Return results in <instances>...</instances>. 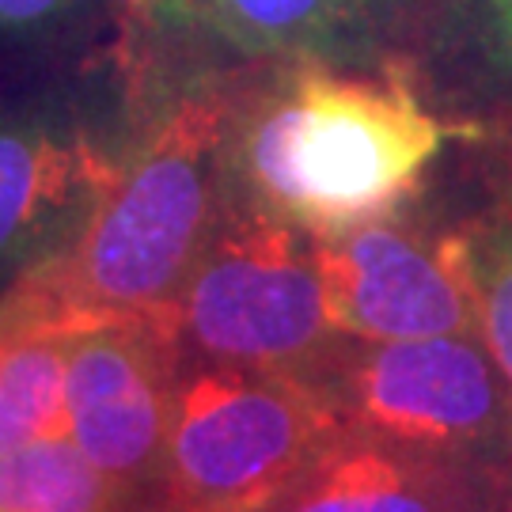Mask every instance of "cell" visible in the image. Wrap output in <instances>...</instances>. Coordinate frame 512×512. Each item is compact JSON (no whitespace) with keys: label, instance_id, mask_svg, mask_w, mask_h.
Returning a JSON list of instances; mask_svg holds the SVG:
<instances>
[{"label":"cell","instance_id":"10","mask_svg":"<svg viewBox=\"0 0 512 512\" xmlns=\"http://www.w3.org/2000/svg\"><path fill=\"white\" fill-rule=\"evenodd\" d=\"M266 512H512V467L346 433Z\"/></svg>","mask_w":512,"mask_h":512},{"label":"cell","instance_id":"1","mask_svg":"<svg viewBox=\"0 0 512 512\" xmlns=\"http://www.w3.org/2000/svg\"><path fill=\"white\" fill-rule=\"evenodd\" d=\"M452 126L395 69L270 65L236 88L228 194L330 236L399 213Z\"/></svg>","mask_w":512,"mask_h":512},{"label":"cell","instance_id":"8","mask_svg":"<svg viewBox=\"0 0 512 512\" xmlns=\"http://www.w3.org/2000/svg\"><path fill=\"white\" fill-rule=\"evenodd\" d=\"M183 346L160 319H99L76 330L65 376V437L122 490L164 475Z\"/></svg>","mask_w":512,"mask_h":512},{"label":"cell","instance_id":"14","mask_svg":"<svg viewBox=\"0 0 512 512\" xmlns=\"http://www.w3.org/2000/svg\"><path fill=\"white\" fill-rule=\"evenodd\" d=\"M486 23L497 57L512 76V0H486Z\"/></svg>","mask_w":512,"mask_h":512},{"label":"cell","instance_id":"2","mask_svg":"<svg viewBox=\"0 0 512 512\" xmlns=\"http://www.w3.org/2000/svg\"><path fill=\"white\" fill-rule=\"evenodd\" d=\"M239 80L194 69L137 103L126 156L69 255L31 274L84 319H164L228 202V126Z\"/></svg>","mask_w":512,"mask_h":512},{"label":"cell","instance_id":"4","mask_svg":"<svg viewBox=\"0 0 512 512\" xmlns=\"http://www.w3.org/2000/svg\"><path fill=\"white\" fill-rule=\"evenodd\" d=\"M160 323L190 361L308 380L342 342L327 315L315 236L232 194Z\"/></svg>","mask_w":512,"mask_h":512},{"label":"cell","instance_id":"5","mask_svg":"<svg viewBox=\"0 0 512 512\" xmlns=\"http://www.w3.org/2000/svg\"><path fill=\"white\" fill-rule=\"evenodd\" d=\"M137 99L122 69L0 99V296L73 251L122 167Z\"/></svg>","mask_w":512,"mask_h":512},{"label":"cell","instance_id":"15","mask_svg":"<svg viewBox=\"0 0 512 512\" xmlns=\"http://www.w3.org/2000/svg\"><path fill=\"white\" fill-rule=\"evenodd\" d=\"M141 4H148V0H129V8H141Z\"/></svg>","mask_w":512,"mask_h":512},{"label":"cell","instance_id":"12","mask_svg":"<svg viewBox=\"0 0 512 512\" xmlns=\"http://www.w3.org/2000/svg\"><path fill=\"white\" fill-rule=\"evenodd\" d=\"M467 274L475 293L478 342L494 357L512 391V209L463 228Z\"/></svg>","mask_w":512,"mask_h":512},{"label":"cell","instance_id":"3","mask_svg":"<svg viewBox=\"0 0 512 512\" xmlns=\"http://www.w3.org/2000/svg\"><path fill=\"white\" fill-rule=\"evenodd\" d=\"M346 433L308 376L190 361L167 425V512H266Z\"/></svg>","mask_w":512,"mask_h":512},{"label":"cell","instance_id":"9","mask_svg":"<svg viewBox=\"0 0 512 512\" xmlns=\"http://www.w3.org/2000/svg\"><path fill=\"white\" fill-rule=\"evenodd\" d=\"M433 8L437 0H148L133 12L148 31L220 61L380 69Z\"/></svg>","mask_w":512,"mask_h":512},{"label":"cell","instance_id":"6","mask_svg":"<svg viewBox=\"0 0 512 512\" xmlns=\"http://www.w3.org/2000/svg\"><path fill=\"white\" fill-rule=\"evenodd\" d=\"M315 384L357 437L512 467V391L478 334L342 338Z\"/></svg>","mask_w":512,"mask_h":512},{"label":"cell","instance_id":"13","mask_svg":"<svg viewBox=\"0 0 512 512\" xmlns=\"http://www.w3.org/2000/svg\"><path fill=\"white\" fill-rule=\"evenodd\" d=\"M114 0H0V50L57 54L92 35Z\"/></svg>","mask_w":512,"mask_h":512},{"label":"cell","instance_id":"11","mask_svg":"<svg viewBox=\"0 0 512 512\" xmlns=\"http://www.w3.org/2000/svg\"><path fill=\"white\" fill-rule=\"evenodd\" d=\"M126 501L65 433L0 452V512H126Z\"/></svg>","mask_w":512,"mask_h":512},{"label":"cell","instance_id":"7","mask_svg":"<svg viewBox=\"0 0 512 512\" xmlns=\"http://www.w3.org/2000/svg\"><path fill=\"white\" fill-rule=\"evenodd\" d=\"M315 258L327 315L342 338L410 342L478 334L463 228L429 232L391 213L315 236Z\"/></svg>","mask_w":512,"mask_h":512}]
</instances>
